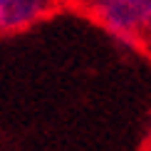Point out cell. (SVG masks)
I'll list each match as a JSON object with an SVG mask.
<instances>
[{
    "label": "cell",
    "mask_w": 151,
    "mask_h": 151,
    "mask_svg": "<svg viewBox=\"0 0 151 151\" xmlns=\"http://www.w3.org/2000/svg\"><path fill=\"white\" fill-rule=\"evenodd\" d=\"M102 27L129 42H144L151 30V0H74Z\"/></svg>",
    "instance_id": "1"
},
{
    "label": "cell",
    "mask_w": 151,
    "mask_h": 151,
    "mask_svg": "<svg viewBox=\"0 0 151 151\" xmlns=\"http://www.w3.org/2000/svg\"><path fill=\"white\" fill-rule=\"evenodd\" d=\"M149 141H151V131H149Z\"/></svg>",
    "instance_id": "5"
},
{
    "label": "cell",
    "mask_w": 151,
    "mask_h": 151,
    "mask_svg": "<svg viewBox=\"0 0 151 151\" xmlns=\"http://www.w3.org/2000/svg\"><path fill=\"white\" fill-rule=\"evenodd\" d=\"M57 3H60V5H62V3H70V0H57Z\"/></svg>",
    "instance_id": "4"
},
{
    "label": "cell",
    "mask_w": 151,
    "mask_h": 151,
    "mask_svg": "<svg viewBox=\"0 0 151 151\" xmlns=\"http://www.w3.org/2000/svg\"><path fill=\"white\" fill-rule=\"evenodd\" d=\"M144 45H146V47H151V30H149V35H146V40H144Z\"/></svg>",
    "instance_id": "3"
},
{
    "label": "cell",
    "mask_w": 151,
    "mask_h": 151,
    "mask_svg": "<svg viewBox=\"0 0 151 151\" xmlns=\"http://www.w3.org/2000/svg\"><path fill=\"white\" fill-rule=\"evenodd\" d=\"M57 8V0H0V32H22L52 15Z\"/></svg>",
    "instance_id": "2"
}]
</instances>
